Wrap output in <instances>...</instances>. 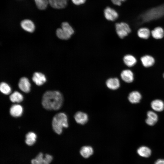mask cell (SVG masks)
<instances>
[{"label": "cell", "mask_w": 164, "mask_h": 164, "mask_svg": "<svg viewBox=\"0 0 164 164\" xmlns=\"http://www.w3.org/2000/svg\"><path fill=\"white\" fill-rule=\"evenodd\" d=\"M163 77L164 78V73L163 74Z\"/></svg>", "instance_id": "cell-34"}, {"label": "cell", "mask_w": 164, "mask_h": 164, "mask_svg": "<svg viewBox=\"0 0 164 164\" xmlns=\"http://www.w3.org/2000/svg\"><path fill=\"white\" fill-rule=\"evenodd\" d=\"M154 164H164V159H160L157 160Z\"/></svg>", "instance_id": "cell-33"}, {"label": "cell", "mask_w": 164, "mask_h": 164, "mask_svg": "<svg viewBox=\"0 0 164 164\" xmlns=\"http://www.w3.org/2000/svg\"><path fill=\"white\" fill-rule=\"evenodd\" d=\"M74 118L77 123L82 125L86 123L88 120L87 115L81 111L77 112L74 115Z\"/></svg>", "instance_id": "cell-13"}, {"label": "cell", "mask_w": 164, "mask_h": 164, "mask_svg": "<svg viewBox=\"0 0 164 164\" xmlns=\"http://www.w3.org/2000/svg\"></svg>", "instance_id": "cell-35"}, {"label": "cell", "mask_w": 164, "mask_h": 164, "mask_svg": "<svg viewBox=\"0 0 164 164\" xmlns=\"http://www.w3.org/2000/svg\"><path fill=\"white\" fill-rule=\"evenodd\" d=\"M120 76L122 80L127 83H132L134 80V75L133 72L129 69L123 70L121 73Z\"/></svg>", "instance_id": "cell-6"}, {"label": "cell", "mask_w": 164, "mask_h": 164, "mask_svg": "<svg viewBox=\"0 0 164 164\" xmlns=\"http://www.w3.org/2000/svg\"><path fill=\"white\" fill-rule=\"evenodd\" d=\"M137 152L139 156L144 158L149 157L152 153L151 149L148 147L145 146L139 147L137 149Z\"/></svg>", "instance_id": "cell-19"}, {"label": "cell", "mask_w": 164, "mask_h": 164, "mask_svg": "<svg viewBox=\"0 0 164 164\" xmlns=\"http://www.w3.org/2000/svg\"><path fill=\"white\" fill-rule=\"evenodd\" d=\"M115 27L116 33L121 39L124 38L131 32L129 26L125 22L116 23L115 24Z\"/></svg>", "instance_id": "cell-4"}, {"label": "cell", "mask_w": 164, "mask_h": 164, "mask_svg": "<svg viewBox=\"0 0 164 164\" xmlns=\"http://www.w3.org/2000/svg\"><path fill=\"white\" fill-rule=\"evenodd\" d=\"M142 65L145 68H149L152 66L155 63L154 58L149 55H145L142 56L140 58Z\"/></svg>", "instance_id": "cell-7"}, {"label": "cell", "mask_w": 164, "mask_h": 164, "mask_svg": "<svg viewBox=\"0 0 164 164\" xmlns=\"http://www.w3.org/2000/svg\"><path fill=\"white\" fill-rule=\"evenodd\" d=\"M103 13L105 19L110 21H115L119 16L118 12L110 6H107L104 9Z\"/></svg>", "instance_id": "cell-5"}, {"label": "cell", "mask_w": 164, "mask_h": 164, "mask_svg": "<svg viewBox=\"0 0 164 164\" xmlns=\"http://www.w3.org/2000/svg\"><path fill=\"white\" fill-rule=\"evenodd\" d=\"M37 136L36 134L33 132H29L26 135L25 142L29 146L33 145L36 142Z\"/></svg>", "instance_id": "cell-24"}, {"label": "cell", "mask_w": 164, "mask_h": 164, "mask_svg": "<svg viewBox=\"0 0 164 164\" xmlns=\"http://www.w3.org/2000/svg\"><path fill=\"white\" fill-rule=\"evenodd\" d=\"M112 4L116 6H120L121 5L122 2L126 0H110Z\"/></svg>", "instance_id": "cell-31"}, {"label": "cell", "mask_w": 164, "mask_h": 164, "mask_svg": "<svg viewBox=\"0 0 164 164\" xmlns=\"http://www.w3.org/2000/svg\"><path fill=\"white\" fill-rule=\"evenodd\" d=\"M73 4L79 6L83 5L85 3L87 0H71Z\"/></svg>", "instance_id": "cell-30"}, {"label": "cell", "mask_w": 164, "mask_h": 164, "mask_svg": "<svg viewBox=\"0 0 164 164\" xmlns=\"http://www.w3.org/2000/svg\"><path fill=\"white\" fill-rule=\"evenodd\" d=\"M52 126L53 130L56 133L59 135L61 134L63 128L68 127L66 114L63 112L56 114L52 120Z\"/></svg>", "instance_id": "cell-2"}, {"label": "cell", "mask_w": 164, "mask_h": 164, "mask_svg": "<svg viewBox=\"0 0 164 164\" xmlns=\"http://www.w3.org/2000/svg\"><path fill=\"white\" fill-rule=\"evenodd\" d=\"M106 84L108 88L112 90L117 89L120 85L119 80L116 77L108 79L106 81Z\"/></svg>", "instance_id": "cell-9"}, {"label": "cell", "mask_w": 164, "mask_h": 164, "mask_svg": "<svg viewBox=\"0 0 164 164\" xmlns=\"http://www.w3.org/2000/svg\"><path fill=\"white\" fill-rule=\"evenodd\" d=\"M31 84L28 79L26 77L21 78L18 83L19 89L24 92L28 93L30 91Z\"/></svg>", "instance_id": "cell-8"}, {"label": "cell", "mask_w": 164, "mask_h": 164, "mask_svg": "<svg viewBox=\"0 0 164 164\" xmlns=\"http://www.w3.org/2000/svg\"><path fill=\"white\" fill-rule=\"evenodd\" d=\"M61 28L70 36L73 35L74 32L73 28L67 22H63L61 25Z\"/></svg>", "instance_id": "cell-26"}, {"label": "cell", "mask_w": 164, "mask_h": 164, "mask_svg": "<svg viewBox=\"0 0 164 164\" xmlns=\"http://www.w3.org/2000/svg\"><path fill=\"white\" fill-rule=\"evenodd\" d=\"M44 156L47 161L50 163L53 160V157L52 156L48 154H45Z\"/></svg>", "instance_id": "cell-32"}, {"label": "cell", "mask_w": 164, "mask_h": 164, "mask_svg": "<svg viewBox=\"0 0 164 164\" xmlns=\"http://www.w3.org/2000/svg\"><path fill=\"white\" fill-rule=\"evenodd\" d=\"M31 164H49L44 155L42 152L39 153L35 158L31 161Z\"/></svg>", "instance_id": "cell-22"}, {"label": "cell", "mask_w": 164, "mask_h": 164, "mask_svg": "<svg viewBox=\"0 0 164 164\" xmlns=\"http://www.w3.org/2000/svg\"><path fill=\"white\" fill-rule=\"evenodd\" d=\"M94 152L93 148L89 146L82 147L80 150L81 155L84 158H87L92 155Z\"/></svg>", "instance_id": "cell-21"}, {"label": "cell", "mask_w": 164, "mask_h": 164, "mask_svg": "<svg viewBox=\"0 0 164 164\" xmlns=\"http://www.w3.org/2000/svg\"><path fill=\"white\" fill-rule=\"evenodd\" d=\"M22 28L25 30L30 32H33L35 29L34 24L29 19H25L21 22Z\"/></svg>", "instance_id": "cell-16"}, {"label": "cell", "mask_w": 164, "mask_h": 164, "mask_svg": "<svg viewBox=\"0 0 164 164\" xmlns=\"http://www.w3.org/2000/svg\"><path fill=\"white\" fill-rule=\"evenodd\" d=\"M56 35L59 39L63 40L68 39L71 36L65 32L61 28L57 29L56 30Z\"/></svg>", "instance_id": "cell-27"}, {"label": "cell", "mask_w": 164, "mask_h": 164, "mask_svg": "<svg viewBox=\"0 0 164 164\" xmlns=\"http://www.w3.org/2000/svg\"><path fill=\"white\" fill-rule=\"evenodd\" d=\"M36 5L37 8L40 10L45 9L49 3L47 0H34Z\"/></svg>", "instance_id": "cell-29"}, {"label": "cell", "mask_w": 164, "mask_h": 164, "mask_svg": "<svg viewBox=\"0 0 164 164\" xmlns=\"http://www.w3.org/2000/svg\"><path fill=\"white\" fill-rule=\"evenodd\" d=\"M33 81L38 86L43 85L46 81L45 76L43 73L39 72H35L32 77Z\"/></svg>", "instance_id": "cell-11"}, {"label": "cell", "mask_w": 164, "mask_h": 164, "mask_svg": "<svg viewBox=\"0 0 164 164\" xmlns=\"http://www.w3.org/2000/svg\"><path fill=\"white\" fill-rule=\"evenodd\" d=\"M147 118L146 119V123L150 126L154 125L158 120V116L157 114L152 111H149L147 113Z\"/></svg>", "instance_id": "cell-15"}, {"label": "cell", "mask_w": 164, "mask_h": 164, "mask_svg": "<svg viewBox=\"0 0 164 164\" xmlns=\"http://www.w3.org/2000/svg\"><path fill=\"white\" fill-rule=\"evenodd\" d=\"M164 15V5L155 8L147 11L143 16V20L148 21L158 18Z\"/></svg>", "instance_id": "cell-3"}, {"label": "cell", "mask_w": 164, "mask_h": 164, "mask_svg": "<svg viewBox=\"0 0 164 164\" xmlns=\"http://www.w3.org/2000/svg\"><path fill=\"white\" fill-rule=\"evenodd\" d=\"M138 36L141 39H147L149 38L151 34V32L147 28L145 27L139 29L137 31Z\"/></svg>", "instance_id": "cell-23"}, {"label": "cell", "mask_w": 164, "mask_h": 164, "mask_svg": "<svg viewBox=\"0 0 164 164\" xmlns=\"http://www.w3.org/2000/svg\"><path fill=\"white\" fill-rule=\"evenodd\" d=\"M142 98L141 94L137 91H133L130 93L128 97L129 101L132 104L139 103Z\"/></svg>", "instance_id": "cell-17"}, {"label": "cell", "mask_w": 164, "mask_h": 164, "mask_svg": "<svg viewBox=\"0 0 164 164\" xmlns=\"http://www.w3.org/2000/svg\"><path fill=\"white\" fill-rule=\"evenodd\" d=\"M48 2L52 7L56 9L64 8L67 5L66 0H48Z\"/></svg>", "instance_id": "cell-14"}, {"label": "cell", "mask_w": 164, "mask_h": 164, "mask_svg": "<svg viewBox=\"0 0 164 164\" xmlns=\"http://www.w3.org/2000/svg\"><path fill=\"white\" fill-rule=\"evenodd\" d=\"M23 109L19 104H15L12 105L10 108V113L13 117H18L21 116L22 114Z\"/></svg>", "instance_id": "cell-12"}, {"label": "cell", "mask_w": 164, "mask_h": 164, "mask_svg": "<svg viewBox=\"0 0 164 164\" xmlns=\"http://www.w3.org/2000/svg\"><path fill=\"white\" fill-rule=\"evenodd\" d=\"M151 35L153 38L160 39L164 36V30L162 27H157L151 31Z\"/></svg>", "instance_id": "cell-20"}, {"label": "cell", "mask_w": 164, "mask_h": 164, "mask_svg": "<svg viewBox=\"0 0 164 164\" xmlns=\"http://www.w3.org/2000/svg\"><path fill=\"white\" fill-rule=\"evenodd\" d=\"M151 106L152 108L155 111L160 112L164 109V103L161 100L155 99L151 103Z\"/></svg>", "instance_id": "cell-18"}, {"label": "cell", "mask_w": 164, "mask_h": 164, "mask_svg": "<svg viewBox=\"0 0 164 164\" xmlns=\"http://www.w3.org/2000/svg\"><path fill=\"white\" fill-rule=\"evenodd\" d=\"M123 61L125 65L129 67L134 66L137 62L136 57L130 54L125 55L123 58Z\"/></svg>", "instance_id": "cell-10"}, {"label": "cell", "mask_w": 164, "mask_h": 164, "mask_svg": "<svg viewBox=\"0 0 164 164\" xmlns=\"http://www.w3.org/2000/svg\"><path fill=\"white\" fill-rule=\"evenodd\" d=\"M63 101V96L60 92L47 91L43 96L42 104L43 108L46 110H57L61 107Z\"/></svg>", "instance_id": "cell-1"}, {"label": "cell", "mask_w": 164, "mask_h": 164, "mask_svg": "<svg viewBox=\"0 0 164 164\" xmlns=\"http://www.w3.org/2000/svg\"><path fill=\"white\" fill-rule=\"evenodd\" d=\"M10 101L13 102L19 103L22 102L23 99L22 95L17 91H14L10 96Z\"/></svg>", "instance_id": "cell-25"}, {"label": "cell", "mask_w": 164, "mask_h": 164, "mask_svg": "<svg viewBox=\"0 0 164 164\" xmlns=\"http://www.w3.org/2000/svg\"><path fill=\"white\" fill-rule=\"evenodd\" d=\"M0 90L3 94L8 95L10 93L11 89L10 86L5 82H1L0 85Z\"/></svg>", "instance_id": "cell-28"}]
</instances>
